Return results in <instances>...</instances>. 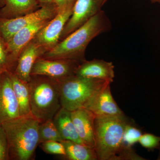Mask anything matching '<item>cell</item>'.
I'll use <instances>...</instances> for the list:
<instances>
[{"label": "cell", "instance_id": "obj_26", "mask_svg": "<svg viewBox=\"0 0 160 160\" xmlns=\"http://www.w3.org/2000/svg\"><path fill=\"white\" fill-rule=\"evenodd\" d=\"M69 1V0H54L53 2L57 6L58 8H59L65 5Z\"/></svg>", "mask_w": 160, "mask_h": 160}, {"label": "cell", "instance_id": "obj_1", "mask_svg": "<svg viewBox=\"0 0 160 160\" xmlns=\"http://www.w3.org/2000/svg\"><path fill=\"white\" fill-rule=\"evenodd\" d=\"M129 122L125 115L96 117L95 149L98 160H145L124 143L123 135Z\"/></svg>", "mask_w": 160, "mask_h": 160}, {"label": "cell", "instance_id": "obj_15", "mask_svg": "<svg viewBox=\"0 0 160 160\" xmlns=\"http://www.w3.org/2000/svg\"><path fill=\"white\" fill-rule=\"evenodd\" d=\"M75 75L81 77L105 80L111 83L115 77L114 66L112 62L103 60H85L78 66Z\"/></svg>", "mask_w": 160, "mask_h": 160}, {"label": "cell", "instance_id": "obj_8", "mask_svg": "<svg viewBox=\"0 0 160 160\" xmlns=\"http://www.w3.org/2000/svg\"><path fill=\"white\" fill-rule=\"evenodd\" d=\"M50 20L40 21L24 27L18 31L6 43L9 71H12V68L16 66L18 59L24 48Z\"/></svg>", "mask_w": 160, "mask_h": 160}, {"label": "cell", "instance_id": "obj_12", "mask_svg": "<svg viewBox=\"0 0 160 160\" xmlns=\"http://www.w3.org/2000/svg\"><path fill=\"white\" fill-rule=\"evenodd\" d=\"M18 103L9 71L0 76V124L19 117Z\"/></svg>", "mask_w": 160, "mask_h": 160}, {"label": "cell", "instance_id": "obj_24", "mask_svg": "<svg viewBox=\"0 0 160 160\" xmlns=\"http://www.w3.org/2000/svg\"><path fill=\"white\" fill-rule=\"evenodd\" d=\"M0 160H9L8 140L2 124H0Z\"/></svg>", "mask_w": 160, "mask_h": 160}, {"label": "cell", "instance_id": "obj_27", "mask_svg": "<svg viewBox=\"0 0 160 160\" xmlns=\"http://www.w3.org/2000/svg\"><path fill=\"white\" fill-rule=\"evenodd\" d=\"M39 3L41 4V6L45 5V4H50V3H53L54 0H38Z\"/></svg>", "mask_w": 160, "mask_h": 160}, {"label": "cell", "instance_id": "obj_7", "mask_svg": "<svg viewBox=\"0 0 160 160\" xmlns=\"http://www.w3.org/2000/svg\"><path fill=\"white\" fill-rule=\"evenodd\" d=\"M76 1L69 0L62 7L58 8L55 16L35 37V41L46 52L58 44L64 27L72 15Z\"/></svg>", "mask_w": 160, "mask_h": 160}, {"label": "cell", "instance_id": "obj_28", "mask_svg": "<svg viewBox=\"0 0 160 160\" xmlns=\"http://www.w3.org/2000/svg\"><path fill=\"white\" fill-rule=\"evenodd\" d=\"M4 5H5L4 0H0V8H2Z\"/></svg>", "mask_w": 160, "mask_h": 160}, {"label": "cell", "instance_id": "obj_22", "mask_svg": "<svg viewBox=\"0 0 160 160\" xmlns=\"http://www.w3.org/2000/svg\"><path fill=\"white\" fill-rule=\"evenodd\" d=\"M40 144L43 151L47 154L59 155L63 157L66 155L65 147L62 142L54 141H48Z\"/></svg>", "mask_w": 160, "mask_h": 160}, {"label": "cell", "instance_id": "obj_16", "mask_svg": "<svg viewBox=\"0 0 160 160\" xmlns=\"http://www.w3.org/2000/svg\"><path fill=\"white\" fill-rule=\"evenodd\" d=\"M5 5L0 10V18H14L33 12L39 3L38 0H4Z\"/></svg>", "mask_w": 160, "mask_h": 160}, {"label": "cell", "instance_id": "obj_14", "mask_svg": "<svg viewBox=\"0 0 160 160\" xmlns=\"http://www.w3.org/2000/svg\"><path fill=\"white\" fill-rule=\"evenodd\" d=\"M46 52V49L33 39L21 52L13 72L20 79L29 82L31 78L30 73L33 64Z\"/></svg>", "mask_w": 160, "mask_h": 160}, {"label": "cell", "instance_id": "obj_31", "mask_svg": "<svg viewBox=\"0 0 160 160\" xmlns=\"http://www.w3.org/2000/svg\"><path fill=\"white\" fill-rule=\"evenodd\" d=\"M107 1H108V0H104V3L106 2Z\"/></svg>", "mask_w": 160, "mask_h": 160}, {"label": "cell", "instance_id": "obj_30", "mask_svg": "<svg viewBox=\"0 0 160 160\" xmlns=\"http://www.w3.org/2000/svg\"><path fill=\"white\" fill-rule=\"evenodd\" d=\"M4 71H4V70H2V69H0V76H1V75L2 74V73L3 72H4Z\"/></svg>", "mask_w": 160, "mask_h": 160}, {"label": "cell", "instance_id": "obj_18", "mask_svg": "<svg viewBox=\"0 0 160 160\" xmlns=\"http://www.w3.org/2000/svg\"><path fill=\"white\" fill-rule=\"evenodd\" d=\"M9 72L12 88L18 103L20 116L31 114L29 83L20 79L13 72Z\"/></svg>", "mask_w": 160, "mask_h": 160}, {"label": "cell", "instance_id": "obj_17", "mask_svg": "<svg viewBox=\"0 0 160 160\" xmlns=\"http://www.w3.org/2000/svg\"><path fill=\"white\" fill-rule=\"evenodd\" d=\"M52 119L63 141L69 140L83 144L72 120L71 111L62 107Z\"/></svg>", "mask_w": 160, "mask_h": 160}, {"label": "cell", "instance_id": "obj_11", "mask_svg": "<svg viewBox=\"0 0 160 160\" xmlns=\"http://www.w3.org/2000/svg\"><path fill=\"white\" fill-rule=\"evenodd\" d=\"M110 84L107 83L97 92L83 107L92 112L96 117L125 116L112 97Z\"/></svg>", "mask_w": 160, "mask_h": 160}, {"label": "cell", "instance_id": "obj_19", "mask_svg": "<svg viewBox=\"0 0 160 160\" xmlns=\"http://www.w3.org/2000/svg\"><path fill=\"white\" fill-rule=\"evenodd\" d=\"M66 150L63 157L69 160H98L94 148L82 143L69 141H62Z\"/></svg>", "mask_w": 160, "mask_h": 160}, {"label": "cell", "instance_id": "obj_29", "mask_svg": "<svg viewBox=\"0 0 160 160\" xmlns=\"http://www.w3.org/2000/svg\"><path fill=\"white\" fill-rule=\"evenodd\" d=\"M150 1L152 3H158L160 4V0H150Z\"/></svg>", "mask_w": 160, "mask_h": 160}, {"label": "cell", "instance_id": "obj_9", "mask_svg": "<svg viewBox=\"0 0 160 160\" xmlns=\"http://www.w3.org/2000/svg\"><path fill=\"white\" fill-rule=\"evenodd\" d=\"M81 62L74 60H50L39 58L32 68L31 76H44L60 80L75 75Z\"/></svg>", "mask_w": 160, "mask_h": 160}, {"label": "cell", "instance_id": "obj_13", "mask_svg": "<svg viewBox=\"0 0 160 160\" xmlns=\"http://www.w3.org/2000/svg\"><path fill=\"white\" fill-rule=\"evenodd\" d=\"M72 120L83 144L94 148V114L88 109L81 107L71 111Z\"/></svg>", "mask_w": 160, "mask_h": 160}, {"label": "cell", "instance_id": "obj_5", "mask_svg": "<svg viewBox=\"0 0 160 160\" xmlns=\"http://www.w3.org/2000/svg\"><path fill=\"white\" fill-rule=\"evenodd\" d=\"M58 81L62 107L70 111L84 107L97 92L110 83L105 80L81 77L76 75Z\"/></svg>", "mask_w": 160, "mask_h": 160}, {"label": "cell", "instance_id": "obj_2", "mask_svg": "<svg viewBox=\"0 0 160 160\" xmlns=\"http://www.w3.org/2000/svg\"><path fill=\"white\" fill-rule=\"evenodd\" d=\"M111 28L110 20L102 10L40 58L74 60L82 62L86 60V49L92 40L109 31Z\"/></svg>", "mask_w": 160, "mask_h": 160}, {"label": "cell", "instance_id": "obj_4", "mask_svg": "<svg viewBox=\"0 0 160 160\" xmlns=\"http://www.w3.org/2000/svg\"><path fill=\"white\" fill-rule=\"evenodd\" d=\"M28 83L31 114L41 122L53 118L62 107L58 81L44 76H31Z\"/></svg>", "mask_w": 160, "mask_h": 160}, {"label": "cell", "instance_id": "obj_23", "mask_svg": "<svg viewBox=\"0 0 160 160\" xmlns=\"http://www.w3.org/2000/svg\"><path fill=\"white\" fill-rule=\"evenodd\" d=\"M138 142L144 148L153 150L160 146V137L151 133H145L141 136Z\"/></svg>", "mask_w": 160, "mask_h": 160}, {"label": "cell", "instance_id": "obj_10", "mask_svg": "<svg viewBox=\"0 0 160 160\" xmlns=\"http://www.w3.org/2000/svg\"><path fill=\"white\" fill-rule=\"evenodd\" d=\"M104 4V0H77L72 15L64 27L60 39H64L98 13Z\"/></svg>", "mask_w": 160, "mask_h": 160}, {"label": "cell", "instance_id": "obj_25", "mask_svg": "<svg viewBox=\"0 0 160 160\" xmlns=\"http://www.w3.org/2000/svg\"><path fill=\"white\" fill-rule=\"evenodd\" d=\"M0 69L9 71L8 58L6 49V43L0 34Z\"/></svg>", "mask_w": 160, "mask_h": 160}, {"label": "cell", "instance_id": "obj_3", "mask_svg": "<svg viewBox=\"0 0 160 160\" xmlns=\"http://www.w3.org/2000/svg\"><path fill=\"white\" fill-rule=\"evenodd\" d=\"M39 120L32 114L20 116L2 124L8 143L9 160L32 159L39 141Z\"/></svg>", "mask_w": 160, "mask_h": 160}, {"label": "cell", "instance_id": "obj_20", "mask_svg": "<svg viewBox=\"0 0 160 160\" xmlns=\"http://www.w3.org/2000/svg\"><path fill=\"white\" fill-rule=\"evenodd\" d=\"M39 144L48 141H63L52 119L40 123L38 128Z\"/></svg>", "mask_w": 160, "mask_h": 160}, {"label": "cell", "instance_id": "obj_21", "mask_svg": "<svg viewBox=\"0 0 160 160\" xmlns=\"http://www.w3.org/2000/svg\"><path fill=\"white\" fill-rule=\"evenodd\" d=\"M142 135V132L140 129L129 122L126 126L123 135L124 143L127 147L131 148L134 144L139 142Z\"/></svg>", "mask_w": 160, "mask_h": 160}, {"label": "cell", "instance_id": "obj_6", "mask_svg": "<svg viewBox=\"0 0 160 160\" xmlns=\"http://www.w3.org/2000/svg\"><path fill=\"white\" fill-rule=\"evenodd\" d=\"M41 6L40 9L19 17L12 19L0 18V34L6 44L20 29L37 22L51 20L58 10L54 2Z\"/></svg>", "mask_w": 160, "mask_h": 160}]
</instances>
